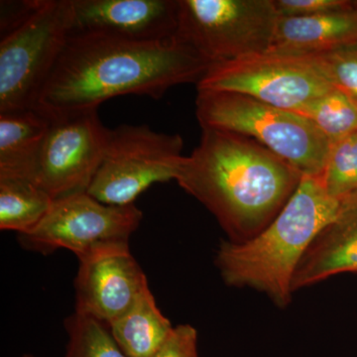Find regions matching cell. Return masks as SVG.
Returning <instances> with one entry per match:
<instances>
[{
	"instance_id": "1",
	"label": "cell",
	"mask_w": 357,
	"mask_h": 357,
	"mask_svg": "<svg viewBox=\"0 0 357 357\" xmlns=\"http://www.w3.org/2000/svg\"><path fill=\"white\" fill-rule=\"evenodd\" d=\"M211 66L176 37L156 42L98 35L69 37L38 107L55 114L98 109L119 96L159 100L173 86L198 84Z\"/></svg>"
},
{
	"instance_id": "2",
	"label": "cell",
	"mask_w": 357,
	"mask_h": 357,
	"mask_svg": "<svg viewBox=\"0 0 357 357\" xmlns=\"http://www.w3.org/2000/svg\"><path fill=\"white\" fill-rule=\"evenodd\" d=\"M302 177L248 136L204 128L176 182L217 218L232 243H243L278 215Z\"/></svg>"
},
{
	"instance_id": "3",
	"label": "cell",
	"mask_w": 357,
	"mask_h": 357,
	"mask_svg": "<svg viewBox=\"0 0 357 357\" xmlns=\"http://www.w3.org/2000/svg\"><path fill=\"white\" fill-rule=\"evenodd\" d=\"M347 201L328 194L321 175L303 176L283 210L257 236L243 243L220 244L215 265L223 281L234 287L255 288L277 306H288L301 259Z\"/></svg>"
},
{
	"instance_id": "4",
	"label": "cell",
	"mask_w": 357,
	"mask_h": 357,
	"mask_svg": "<svg viewBox=\"0 0 357 357\" xmlns=\"http://www.w3.org/2000/svg\"><path fill=\"white\" fill-rule=\"evenodd\" d=\"M196 115L202 128L248 136L303 176L323 174L331 142L303 115L243 93L208 89L198 91Z\"/></svg>"
},
{
	"instance_id": "5",
	"label": "cell",
	"mask_w": 357,
	"mask_h": 357,
	"mask_svg": "<svg viewBox=\"0 0 357 357\" xmlns=\"http://www.w3.org/2000/svg\"><path fill=\"white\" fill-rule=\"evenodd\" d=\"M73 0H43L24 24L0 41V114L38 107L69 38Z\"/></svg>"
},
{
	"instance_id": "6",
	"label": "cell",
	"mask_w": 357,
	"mask_h": 357,
	"mask_svg": "<svg viewBox=\"0 0 357 357\" xmlns=\"http://www.w3.org/2000/svg\"><path fill=\"white\" fill-rule=\"evenodd\" d=\"M278 20L273 0H178L175 37L213 65L269 50Z\"/></svg>"
},
{
	"instance_id": "7",
	"label": "cell",
	"mask_w": 357,
	"mask_h": 357,
	"mask_svg": "<svg viewBox=\"0 0 357 357\" xmlns=\"http://www.w3.org/2000/svg\"><path fill=\"white\" fill-rule=\"evenodd\" d=\"M183 139L146 126L122 124L109 129L102 164L88 194L109 206H128L148 188L177 178Z\"/></svg>"
},
{
	"instance_id": "8",
	"label": "cell",
	"mask_w": 357,
	"mask_h": 357,
	"mask_svg": "<svg viewBox=\"0 0 357 357\" xmlns=\"http://www.w3.org/2000/svg\"><path fill=\"white\" fill-rule=\"evenodd\" d=\"M333 89L309 56L270 50L211 65L197 84L198 91H234L291 112Z\"/></svg>"
},
{
	"instance_id": "9",
	"label": "cell",
	"mask_w": 357,
	"mask_h": 357,
	"mask_svg": "<svg viewBox=\"0 0 357 357\" xmlns=\"http://www.w3.org/2000/svg\"><path fill=\"white\" fill-rule=\"evenodd\" d=\"M142 218L134 204L109 206L83 192L55 199L38 227L18 241L32 252L46 255L64 248L81 260L105 246L129 244Z\"/></svg>"
},
{
	"instance_id": "10",
	"label": "cell",
	"mask_w": 357,
	"mask_h": 357,
	"mask_svg": "<svg viewBox=\"0 0 357 357\" xmlns=\"http://www.w3.org/2000/svg\"><path fill=\"white\" fill-rule=\"evenodd\" d=\"M50 115L32 182L55 201L88 192L102 164L109 129L95 109Z\"/></svg>"
},
{
	"instance_id": "11",
	"label": "cell",
	"mask_w": 357,
	"mask_h": 357,
	"mask_svg": "<svg viewBox=\"0 0 357 357\" xmlns=\"http://www.w3.org/2000/svg\"><path fill=\"white\" fill-rule=\"evenodd\" d=\"M79 261L75 312L107 326L126 314L149 288L146 275L131 255L129 244L105 246Z\"/></svg>"
},
{
	"instance_id": "12",
	"label": "cell",
	"mask_w": 357,
	"mask_h": 357,
	"mask_svg": "<svg viewBox=\"0 0 357 357\" xmlns=\"http://www.w3.org/2000/svg\"><path fill=\"white\" fill-rule=\"evenodd\" d=\"M178 10V0H73L69 37L163 41L176 36Z\"/></svg>"
},
{
	"instance_id": "13",
	"label": "cell",
	"mask_w": 357,
	"mask_h": 357,
	"mask_svg": "<svg viewBox=\"0 0 357 357\" xmlns=\"http://www.w3.org/2000/svg\"><path fill=\"white\" fill-rule=\"evenodd\" d=\"M344 272H357V197L307 249L292 281L293 292Z\"/></svg>"
},
{
	"instance_id": "14",
	"label": "cell",
	"mask_w": 357,
	"mask_h": 357,
	"mask_svg": "<svg viewBox=\"0 0 357 357\" xmlns=\"http://www.w3.org/2000/svg\"><path fill=\"white\" fill-rule=\"evenodd\" d=\"M357 44V13L279 17L270 51L310 56Z\"/></svg>"
},
{
	"instance_id": "15",
	"label": "cell",
	"mask_w": 357,
	"mask_h": 357,
	"mask_svg": "<svg viewBox=\"0 0 357 357\" xmlns=\"http://www.w3.org/2000/svg\"><path fill=\"white\" fill-rule=\"evenodd\" d=\"M50 124L39 107L0 114V178L32 181Z\"/></svg>"
},
{
	"instance_id": "16",
	"label": "cell",
	"mask_w": 357,
	"mask_h": 357,
	"mask_svg": "<svg viewBox=\"0 0 357 357\" xmlns=\"http://www.w3.org/2000/svg\"><path fill=\"white\" fill-rule=\"evenodd\" d=\"M109 328L128 357L151 356L174 330L157 306L150 288L143 291L130 309Z\"/></svg>"
},
{
	"instance_id": "17",
	"label": "cell",
	"mask_w": 357,
	"mask_h": 357,
	"mask_svg": "<svg viewBox=\"0 0 357 357\" xmlns=\"http://www.w3.org/2000/svg\"><path fill=\"white\" fill-rule=\"evenodd\" d=\"M54 199L26 178H0V229L28 234L48 215Z\"/></svg>"
},
{
	"instance_id": "18",
	"label": "cell",
	"mask_w": 357,
	"mask_h": 357,
	"mask_svg": "<svg viewBox=\"0 0 357 357\" xmlns=\"http://www.w3.org/2000/svg\"><path fill=\"white\" fill-rule=\"evenodd\" d=\"M294 112L311 121L331 143L357 132V105L337 89Z\"/></svg>"
},
{
	"instance_id": "19",
	"label": "cell",
	"mask_w": 357,
	"mask_h": 357,
	"mask_svg": "<svg viewBox=\"0 0 357 357\" xmlns=\"http://www.w3.org/2000/svg\"><path fill=\"white\" fill-rule=\"evenodd\" d=\"M67 349L64 357H128L109 326L75 312L65 321Z\"/></svg>"
},
{
	"instance_id": "20",
	"label": "cell",
	"mask_w": 357,
	"mask_h": 357,
	"mask_svg": "<svg viewBox=\"0 0 357 357\" xmlns=\"http://www.w3.org/2000/svg\"><path fill=\"white\" fill-rule=\"evenodd\" d=\"M321 178L333 198L347 201L357 197V132L331 143Z\"/></svg>"
},
{
	"instance_id": "21",
	"label": "cell",
	"mask_w": 357,
	"mask_h": 357,
	"mask_svg": "<svg viewBox=\"0 0 357 357\" xmlns=\"http://www.w3.org/2000/svg\"><path fill=\"white\" fill-rule=\"evenodd\" d=\"M309 57L333 88L357 105V44Z\"/></svg>"
},
{
	"instance_id": "22",
	"label": "cell",
	"mask_w": 357,
	"mask_h": 357,
	"mask_svg": "<svg viewBox=\"0 0 357 357\" xmlns=\"http://www.w3.org/2000/svg\"><path fill=\"white\" fill-rule=\"evenodd\" d=\"M279 17H310L351 10L344 0H273Z\"/></svg>"
},
{
	"instance_id": "23",
	"label": "cell",
	"mask_w": 357,
	"mask_h": 357,
	"mask_svg": "<svg viewBox=\"0 0 357 357\" xmlns=\"http://www.w3.org/2000/svg\"><path fill=\"white\" fill-rule=\"evenodd\" d=\"M149 357H199L198 332L190 325L175 326L164 344Z\"/></svg>"
},
{
	"instance_id": "24",
	"label": "cell",
	"mask_w": 357,
	"mask_h": 357,
	"mask_svg": "<svg viewBox=\"0 0 357 357\" xmlns=\"http://www.w3.org/2000/svg\"><path fill=\"white\" fill-rule=\"evenodd\" d=\"M43 0L1 1L0 4V35L6 36L24 24L38 10Z\"/></svg>"
},
{
	"instance_id": "25",
	"label": "cell",
	"mask_w": 357,
	"mask_h": 357,
	"mask_svg": "<svg viewBox=\"0 0 357 357\" xmlns=\"http://www.w3.org/2000/svg\"><path fill=\"white\" fill-rule=\"evenodd\" d=\"M22 357H36V356H31V354H25V356H23Z\"/></svg>"
}]
</instances>
